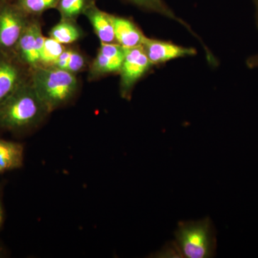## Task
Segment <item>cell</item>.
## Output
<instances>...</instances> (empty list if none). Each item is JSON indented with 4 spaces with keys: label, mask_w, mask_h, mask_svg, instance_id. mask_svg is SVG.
Returning a JSON list of instances; mask_svg holds the SVG:
<instances>
[{
    "label": "cell",
    "mask_w": 258,
    "mask_h": 258,
    "mask_svg": "<svg viewBox=\"0 0 258 258\" xmlns=\"http://www.w3.org/2000/svg\"><path fill=\"white\" fill-rule=\"evenodd\" d=\"M50 114L35 91L31 79L0 103V129L23 132L38 126Z\"/></svg>",
    "instance_id": "obj_1"
},
{
    "label": "cell",
    "mask_w": 258,
    "mask_h": 258,
    "mask_svg": "<svg viewBox=\"0 0 258 258\" xmlns=\"http://www.w3.org/2000/svg\"><path fill=\"white\" fill-rule=\"evenodd\" d=\"M32 86L50 113L71 103L79 91L77 75L55 66L31 71Z\"/></svg>",
    "instance_id": "obj_2"
},
{
    "label": "cell",
    "mask_w": 258,
    "mask_h": 258,
    "mask_svg": "<svg viewBox=\"0 0 258 258\" xmlns=\"http://www.w3.org/2000/svg\"><path fill=\"white\" fill-rule=\"evenodd\" d=\"M174 235L183 257L210 258L215 255L216 234L210 217L179 222Z\"/></svg>",
    "instance_id": "obj_3"
},
{
    "label": "cell",
    "mask_w": 258,
    "mask_h": 258,
    "mask_svg": "<svg viewBox=\"0 0 258 258\" xmlns=\"http://www.w3.org/2000/svg\"><path fill=\"white\" fill-rule=\"evenodd\" d=\"M31 17L13 3L5 2L0 8V52L15 55L19 40Z\"/></svg>",
    "instance_id": "obj_4"
},
{
    "label": "cell",
    "mask_w": 258,
    "mask_h": 258,
    "mask_svg": "<svg viewBox=\"0 0 258 258\" xmlns=\"http://www.w3.org/2000/svg\"><path fill=\"white\" fill-rule=\"evenodd\" d=\"M152 66L142 46L125 48L124 60L119 72L122 98L127 101L131 99L134 86Z\"/></svg>",
    "instance_id": "obj_5"
},
{
    "label": "cell",
    "mask_w": 258,
    "mask_h": 258,
    "mask_svg": "<svg viewBox=\"0 0 258 258\" xmlns=\"http://www.w3.org/2000/svg\"><path fill=\"white\" fill-rule=\"evenodd\" d=\"M45 37L38 18H31L19 40L15 55L30 71L39 67L40 51Z\"/></svg>",
    "instance_id": "obj_6"
},
{
    "label": "cell",
    "mask_w": 258,
    "mask_h": 258,
    "mask_svg": "<svg viewBox=\"0 0 258 258\" xmlns=\"http://www.w3.org/2000/svg\"><path fill=\"white\" fill-rule=\"evenodd\" d=\"M125 57V47L118 43L101 42L96 57L88 67V80L96 81L108 75L119 74Z\"/></svg>",
    "instance_id": "obj_7"
},
{
    "label": "cell",
    "mask_w": 258,
    "mask_h": 258,
    "mask_svg": "<svg viewBox=\"0 0 258 258\" xmlns=\"http://www.w3.org/2000/svg\"><path fill=\"white\" fill-rule=\"evenodd\" d=\"M30 74L16 55L0 52V103L28 81Z\"/></svg>",
    "instance_id": "obj_8"
},
{
    "label": "cell",
    "mask_w": 258,
    "mask_h": 258,
    "mask_svg": "<svg viewBox=\"0 0 258 258\" xmlns=\"http://www.w3.org/2000/svg\"><path fill=\"white\" fill-rule=\"evenodd\" d=\"M142 47L153 66L164 63L179 57L196 55V50L191 47L179 46L172 42L147 37L144 39Z\"/></svg>",
    "instance_id": "obj_9"
},
{
    "label": "cell",
    "mask_w": 258,
    "mask_h": 258,
    "mask_svg": "<svg viewBox=\"0 0 258 258\" xmlns=\"http://www.w3.org/2000/svg\"><path fill=\"white\" fill-rule=\"evenodd\" d=\"M115 40L125 48L142 46L145 35L130 19L111 15Z\"/></svg>",
    "instance_id": "obj_10"
},
{
    "label": "cell",
    "mask_w": 258,
    "mask_h": 258,
    "mask_svg": "<svg viewBox=\"0 0 258 258\" xmlns=\"http://www.w3.org/2000/svg\"><path fill=\"white\" fill-rule=\"evenodd\" d=\"M83 15L92 25L93 30L101 42L117 43L111 14L102 11L94 3L86 10Z\"/></svg>",
    "instance_id": "obj_11"
},
{
    "label": "cell",
    "mask_w": 258,
    "mask_h": 258,
    "mask_svg": "<svg viewBox=\"0 0 258 258\" xmlns=\"http://www.w3.org/2000/svg\"><path fill=\"white\" fill-rule=\"evenodd\" d=\"M23 144L0 139V174L23 165Z\"/></svg>",
    "instance_id": "obj_12"
},
{
    "label": "cell",
    "mask_w": 258,
    "mask_h": 258,
    "mask_svg": "<svg viewBox=\"0 0 258 258\" xmlns=\"http://www.w3.org/2000/svg\"><path fill=\"white\" fill-rule=\"evenodd\" d=\"M83 35V30L76 21L63 19H60V22L49 32V37L64 45L77 42Z\"/></svg>",
    "instance_id": "obj_13"
},
{
    "label": "cell",
    "mask_w": 258,
    "mask_h": 258,
    "mask_svg": "<svg viewBox=\"0 0 258 258\" xmlns=\"http://www.w3.org/2000/svg\"><path fill=\"white\" fill-rule=\"evenodd\" d=\"M89 64L88 59L82 52L77 49L66 47L54 66L71 74L77 75L88 69Z\"/></svg>",
    "instance_id": "obj_14"
},
{
    "label": "cell",
    "mask_w": 258,
    "mask_h": 258,
    "mask_svg": "<svg viewBox=\"0 0 258 258\" xmlns=\"http://www.w3.org/2000/svg\"><path fill=\"white\" fill-rule=\"evenodd\" d=\"M128 3H132L141 9L145 10V11L151 12V13H157L166 18L171 19V20H175L181 24V25L187 29L190 32L196 36V34L190 28L189 25L185 23L182 20L178 18L174 12L169 8V7L166 4L164 0H125ZM198 38V37H197Z\"/></svg>",
    "instance_id": "obj_15"
},
{
    "label": "cell",
    "mask_w": 258,
    "mask_h": 258,
    "mask_svg": "<svg viewBox=\"0 0 258 258\" xmlns=\"http://www.w3.org/2000/svg\"><path fill=\"white\" fill-rule=\"evenodd\" d=\"M94 3L96 0H59L56 10L60 13V19L76 21Z\"/></svg>",
    "instance_id": "obj_16"
},
{
    "label": "cell",
    "mask_w": 258,
    "mask_h": 258,
    "mask_svg": "<svg viewBox=\"0 0 258 258\" xmlns=\"http://www.w3.org/2000/svg\"><path fill=\"white\" fill-rule=\"evenodd\" d=\"M59 0H14L13 4L31 18H39L47 10L56 9Z\"/></svg>",
    "instance_id": "obj_17"
},
{
    "label": "cell",
    "mask_w": 258,
    "mask_h": 258,
    "mask_svg": "<svg viewBox=\"0 0 258 258\" xmlns=\"http://www.w3.org/2000/svg\"><path fill=\"white\" fill-rule=\"evenodd\" d=\"M66 47V45L56 41L51 37H45L40 51L39 67L54 66Z\"/></svg>",
    "instance_id": "obj_18"
},
{
    "label": "cell",
    "mask_w": 258,
    "mask_h": 258,
    "mask_svg": "<svg viewBox=\"0 0 258 258\" xmlns=\"http://www.w3.org/2000/svg\"><path fill=\"white\" fill-rule=\"evenodd\" d=\"M157 257H183L182 254L176 242L166 244L164 248L156 254Z\"/></svg>",
    "instance_id": "obj_19"
},
{
    "label": "cell",
    "mask_w": 258,
    "mask_h": 258,
    "mask_svg": "<svg viewBox=\"0 0 258 258\" xmlns=\"http://www.w3.org/2000/svg\"><path fill=\"white\" fill-rule=\"evenodd\" d=\"M246 64L251 69H258V53L249 56L246 60Z\"/></svg>",
    "instance_id": "obj_20"
},
{
    "label": "cell",
    "mask_w": 258,
    "mask_h": 258,
    "mask_svg": "<svg viewBox=\"0 0 258 258\" xmlns=\"http://www.w3.org/2000/svg\"><path fill=\"white\" fill-rule=\"evenodd\" d=\"M254 8V13H255V20L257 23L258 28V0H252Z\"/></svg>",
    "instance_id": "obj_21"
},
{
    "label": "cell",
    "mask_w": 258,
    "mask_h": 258,
    "mask_svg": "<svg viewBox=\"0 0 258 258\" xmlns=\"http://www.w3.org/2000/svg\"><path fill=\"white\" fill-rule=\"evenodd\" d=\"M3 209L2 206L1 199H0V227L3 225Z\"/></svg>",
    "instance_id": "obj_22"
},
{
    "label": "cell",
    "mask_w": 258,
    "mask_h": 258,
    "mask_svg": "<svg viewBox=\"0 0 258 258\" xmlns=\"http://www.w3.org/2000/svg\"><path fill=\"white\" fill-rule=\"evenodd\" d=\"M5 2H6V0H0V8L5 4Z\"/></svg>",
    "instance_id": "obj_23"
},
{
    "label": "cell",
    "mask_w": 258,
    "mask_h": 258,
    "mask_svg": "<svg viewBox=\"0 0 258 258\" xmlns=\"http://www.w3.org/2000/svg\"><path fill=\"white\" fill-rule=\"evenodd\" d=\"M13 1L14 0H6V2H8V3H13Z\"/></svg>",
    "instance_id": "obj_24"
}]
</instances>
